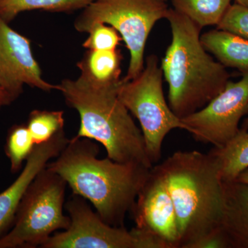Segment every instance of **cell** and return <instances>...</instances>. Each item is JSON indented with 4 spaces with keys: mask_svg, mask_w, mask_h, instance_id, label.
<instances>
[{
    "mask_svg": "<svg viewBox=\"0 0 248 248\" xmlns=\"http://www.w3.org/2000/svg\"><path fill=\"white\" fill-rule=\"evenodd\" d=\"M209 153L218 163L223 182H234L240 173L248 169V130L240 128L226 146L214 148Z\"/></svg>",
    "mask_w": 248,
    "mask_h": 248,
    "instance_id": "obj_16",
    "label": "cell"
},
{
    "mask_svg": "<svg viewBox=\"0 0 248 248\" xmlns=\"http://www.w3.org/2000/svg\"><path fill=\"white\" fill-rule=\"evenodd\" d=\"M207 51L226 68L248 73V40L228 31L215 29L201 35Z\"/></svg>",
    "mask_w": 248,
    "mask_h": 248,
    "instance_id": "obj_14",
    "label": "cell"
},
{
    "mask_svg": "<svg viewBox=\"0 0 248 248\" xmlns=\"http://www.w3.org/2000/svg\"><path fill=\"white\" fill-rule=\"evenodd\" d=\"M86 138L69 140L55 161L46 168L70 186L73 195L93 204L108 224L124 226L151 170L143 165L99 159V146Z\"/></svg>",
    "mask_w": 248,
    "mask_h": 248,
    "instance_id": "obj_1",
    "label": "cell"
},
{
    "mask_svg": "<svg viewBox=\"0 0 248 248\" xmlns=\"http://www.w3.org/2000/svg\"><path fill=\"white\" fill-rule=\"evenodd\" d=\"M234 1L236 4L241 5L248 9V0H234Z\"/></svg>",
    "mask_w": 248,
    "mask_h": 248,
    "instance_id": "obj_26",
    "label": "cell"
},
{
    "mask_svg": "<svg viewBox=\"0 0 248 248\" xmlns=\"http://www.w3.org/2000/svg\"><path fill=\"white\" fill-rule=\"evenodd\" d=\"M122 55L120 50H88L78 63L79 78L95 86H117L122 73Z\"/></svg>",
    "mask_w": 248,
    "mask_h": 248,
    "instance_id": "obj_15",
    "label": "cell"
},
{
    "mask_svg": "<svg viewBox=\"0 0 248 248\" xmlns=\"http://www.w3.org/2000/svg\"><path fill=\"white\" fill-rule=\"evenodd\" d=\"M217 29L228 31L248 40V9L234 3L231 4Z\"/></svg>",
    "mask_w": 248,
    "mask_h": 248,
    "instance_id": "obj_22",
    "label": "cell"
},
{
    "mask_svg": "<svg viewBox=\"0 0 248 248\" xmlns=\"http://www.w3.org/2000/svg\"><path fill=\"white\" fill-rule=\"evenodd\" d=\"M88 32L89 37L83 44V46L88 50H115L122 40L118 31L105 24H94Z\"/></svg>",
    "mask_w": 248,
    "mask_h": 248,
    "instance_id": "obj_21",
    "label": "cell"
},
{
    "mask_svg": "<svg viewBox=\"0 0 248 248\" xmlns=\"http://www.w3.org/2000/svg\"><path fill=\"white\" fill-rule=\"evenodd\" d=\"M130 213L135 228L156 248H179V232L172 197L155 166L139 192Z\"/></svg>",
    "mask_w": 248,
    "mask_h": 248,
    "instance_id": "obj_10",
    "label": "cell"
},
{
    "mask_svg": "<svg viewBox=\"0 0 248 248\" xmlns=\"http://www.w3.org/2000/svg\"><path fill=\"white\" fill-rule=\"evenodd\" d=\"M234 182L241 183L248 185V169L240 173Z\"/></svg>",
    "mask_w": 248,
    "mask_h": 248,
    "instance_id": "obj_25",
    "label": "cell"
},
{
    "mask_svg": "<svg viewBox=\"0 0 248 248\" xmlns=\"http://www.w3.org/2000/svg\"><path fill=\"white\" fill-rule=\"evenodd\" d=\"M27 125L35 145L45 143L63 130V112L33 110Z\"/></svg>",
    "mask_w": 248,
    "mask_h": 248,
    "instance_id": "obj_19",
    "label": "cell"
},
{
    "mask_svg": "<svg viewBox=\"0 0 248 248\" xmlns=\"http://www.w3.org/2000/svg\"><path fill=\"white\" fill-rule=\"evenodd\" d=\"M167 0H94L75 22V28L88 32L96 24H108L118 31L130 52L126 76L122 81L136 78L144 68L145 48L155 24L166 19Z\"/></svg>",
    "mask_w": 248,
    "mask_h": 248,
    "instance_id": "obj_6",
    "label": "cell"
},
{
    "mask_svg": "<svg viewBox=\"0 0 248 248\" xmlns=\"http://www.w3.org/2000/svg\"><path fill=\"white\" fill-rule=\"evenodd\" d=\"M94 0H0V16L9 23L18 14L32 10L69 12L85 9Z\"/></svg>",
    "mask_w": 248,
    "mask_h": 248,
    "instance_id": "obj_18",
    "label": "cell"
},
{
    "mask_svg": "<svg viewBox=\"0 0 248 248\" xmlns=\"http://www.w3.org/2000/svg\"><path fill=\"white\" fill-rule=\"evenodd\" d=\"M172 42L161 61L169 84V104L180 119L203 108L226 88L231 75L214 60L201 42L202 29L170 8Z\"/></svg>",
    "mask_w": 248,
    "mask_h": 248,
    "instance_id": "obj_3",
    "label": "cell"
},
{
    "mask_svg": "<svg viewBox=\"0 0 248 248\" xmlns=\"http://www.w3.org/2000/svg\"><path fill=\"white\" fill-rule=\"evenodd\" d=\"M173 9L201 29L217 26L231 6L232 0H171Z\"/></svg>",
    "mask_w": 248,
    "mask_h": 248,
    "instance_id": "obj_17",
    "label": "cell"
},
{
    "mask_svg": "<svg viewBox=\"0 0 248 248\" xmlns=\"http://www.w3.org/2000/svg\"><path fill=\"white\" fill-rule=\"evenodd\" d=\"M248 114V73L236 82L228 81L205 107L182 121L197 141L220 148L237 135L240 122Z\"/></svg>",
    "mask_w": 248,
    "mask_h": 248,
    "instance_id": "obj_9",
    "label": "cell"
},
{
    "mask_svg": "<svg viewBox=\"0 0 248 248\" xmlns=\"http://www.w3.org/2000/svg\"><path fill=\"white\" fill-rule=\"evenodd\" d=\"M193 248H228V244L221 229H218L201 239Z\"/></svg>",
    "mask_w": 248,
    "mask_h": 248,
    "instance_id": "obj_23",
    "label": "cell"
},
{
    "mask_svg": "<svg viewBox=\"0 0 248 248\" xmlns=\"http://www.w3.org/2000/svg\"><path fill=\"white\" fill-rule=\"evenodd\" d=\"M17 97L0 79V108L9 105Z\"/></svg>",
    "mask_w": 248,
    "mask_h": 248,
    "instance_id": "obj_24",
    "label": "cell"
},
{
    "mask_svg": "<svg viewBox=\"0 0 248 248\" xmlns=\"http://www.w3.org/2000/svg\"><path fill=\"white\" fill-rule=\"evenodd\" d=\"M68 141L62 130L49 141L36 145L19 177L0 193V236L14 223L19 204L31 183L46 167L50 160L61 153Z\"/></svg>",
    "mask_w": 248,
    "mask_h": 248,
    "instance_id": "obj_12",
    "label": "cell"
},
{
    "mask_svg": "<svg viewBox=\"0 0 248 248\" xmlns=\"http://www.w3.org/2000/svg\"><path fill=\"white\" fill-rule=\"evenodd\" d=\"M155 167L175 208L179 248H193L201 239L220 229L224 188L219 166L213 155L177 151Z\"/></svg>",
    "mask_w": 248,
    "mask_h": 248,
    "instance_id": "obj_2",
    "label": "cell"
},
{
    "mask_svg": "<svg viewBox=\"0 0 248 248\" xmlns=\"http://www.w3.org/2000/svg\"><path fill=\"white\" fill-rule=\"evenodd\" d=\"M117 86H95L78 79H63L57 85L67 105L76 109L80 126L75 138H86L100 143L109 159L133 163L152 169L141 130L121 102Z\"/></svg>",
    "mask_w": 248,
    "mask_h": 248,
    "instance_id": "obj_4",
    "label": "cell"
},
{
    "mask_svg": "<svg viewBox=\"0 0 248 248\" xmlns=\"http://www.w3.org/2000/svg\"><path fill=\"white\" fill-rule=\"evenodd\" d=\"M66 182L46 167L28 187L15 217L14 226L0 236V248L41 247L59 230L68 229L63 214Z\"/></svg>",
    "mask_w": 248,
    "mask_h": 248,
    "instance_id": "obj_5",
    "label": "cell"
},
{
    "mask_svg": "<svg viewBox=\"0 0 248 248\" xmlns=\"http://www.w3.org/2000/svg\"><path fill=\"white\" fill-rule=\"evenodd\" d=\"M35 146L27 125H16L10 130L6 141V153L11 161L13 172L19 170Z\"/></svg>",
    "mask_w": 248,
    "mask_h": 248,
    "instance_id": "obj_20",
    "label": "cell"
},
{
    "mask_svg": "<svg viewBox=\"0 0 248 248\" xmlns=\"http://www.w3.org/2000/svg\"><path fill=\"white\" fill-rule=\"evenodd\" d=\"M241 129H244V130H248V117L246 120H244V122H243L242 127H241Z\"/></svg>",
    "mask_w": 248,
    "mask_h": 248,
    "instance_id": "obj_27",
    "label": "cell"
},
{
    "mask_svg": "<svg viewBox=\"0 0 248 248\" xmlns=\"http://www.w3.org/2000/svg\"><path fill=\"white\" fill-rule=\"evenodd\" d=\"M224 209L220 229L228 248H248V185L223 182Z\"/></svg>",
    "mask_w": 248,
    "mask_h": 248,
    "instance_id": "obj_13",
    "label": "cell"
},
{
    "mask_svg": "<svg viewBox=\"0 0 248 248\" xmlns=\"http://www.w3.org/2000/svg\"><path fill=\"white\" fill-rule=\"evenodd\" d=\"M0 79L19 96L25 84L42 91L57 90V85L42 78L31 50V41L9 27L0 16Z\"/></svg>",
    "mask_w": 248,
    "mask_h": 248,
    "instance_id": "obj_11",
    "label": "cell"
},
{
    "mask_svg": "<svg viewBox=\"0 0 248 248\" xmlns=\"http://www.w3.org/2000/svg\"><path fill=\"white\" fill-rule=\"evenodd\" d=\"M71 223L55 232L42 248H156L136 228L110 226L94 213L85 199L73 195L65 204Z\"/></svg>",
    "mask_w": 248,
    "mask_h": 248,
    "instance_id": "obj_8",
    "label": "cell"
},
{
    "mask_svg": "<svg viewBox=\"0 0 248 248\" xmlns=\"http://www.w3.org/2000/svg\"><path fill=\"white\" fill-rule=\"evenodd\" d=\"M163 72L156 55L147 57L146 66L135 79H121L117 94L141 125L148 156L153 164L161 158L164 139L174 129L187 127L171 110L165 99Z\"/></svg>",
    "mask_w": 248,
    "mask_h": 248,
    "instance_id": "obj_7",
    "label": "cell"
}]
</instances>
